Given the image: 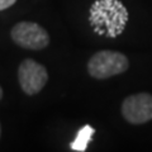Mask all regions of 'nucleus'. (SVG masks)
<instances>
[{
    "instance_id": "obj_7",
    "label": "nucleus",
    "mask_w": 152,
    "mask_h": 152,
    "mask_svg": "<svg viewBox=\"0 0 152 152\" xmlns=\"http://www.w3.org/2000/svg\"><path fill=\"white\" fill-rule=\"evenodd\" d=\"M15 3H17V0H0V12L5 10V9H8V8H10Z\"/></svg>"
},
{
    "instance_id": "obj_3",
    "label": "nucleus",
    "mask_w": 152,
    "mask_h": 152,
    "mask_svg": "<svg viewBox=\"0 0 152 152\" xmlns=\"http://www.w3.org/2000/svg\"><path fill=\"white\" fill-rule=\"evenodd\" d=\"M12 39L26 50H43L50 43V36L45 28L33 22H19L12 28Z\"/></svg>"
},
{
    "instance_id": "obj_8",
    "label": "nucleus",
    "mask_w": 152,
    "mask_h": 152,
    "mask_svg": "<svg viewBox=\"0 0 152 152\" xmlns=\"http://www.w3.org/2000/svg\"><path fill=\"white\" fill-rule=\"evenodd\" d=\"M1 98H3V89L0 86V100H1Z\"/></svg>"
},
{
    "instance_id": "obj_1",
    "label": "nucleus",
    "mask_w": 152,
    "mask_h": 152,
    "mask_svg": "<svg viewBox=\"0 0 152 152\" xmlns=\"http://www.w3.org/2000/svg\"><path fill=\"white\" fill-rule=\"evenodd\" d=\"M129 19L121 0H96L90 7L89 23L99 36L115 38L122 34Z\"/></svg>"
},
{
    "instance_id": "obj_9",
    "label": "nucleus",
    "mask_w": 152,
    "mask_h": 152,
    "mask_svg": "<svg viewBox=\"0 0 152 152\" xmlns=\"http://www.w3.org/2000/svg\"><path fill=\"white\" fill-rule=\"evenodd\" d=\"M0 136H1V127H0Z\"/></svg>"
},
{
    "instance_id": "obj_6",
    "label": "nucleus",
    "mask_w": 152,
    "mask_h": 152,
    "mask_svg": "<svg viewBox=\"0 0 152 152\" xmlns=\"http://www.w3.org/2000/svg\"><path fill=\"white\" fill-rule=\"evenodd\" d=\"M95 134V129L91 126H84L81 129L77 132L75 140L70 143V148L72 151H77V152H84L86 151L89 143L93 140V136Z\"/></svg>"
},
{
    "instance_id": "obj_2",
    "label": "nucleus",
    "mask_w": 152,
    "mask_h": 152,
    "mask_svg": "<svg viewBox=\"0 0 152 152\" xmlns=\"http://www.w3.org/2000/svg\"><path fill=\"white\" fill-rule=\"evenodd\" d=\"M129 67L127 56L117 51H99L91 56L88 62V72L98 80H104L112 76L123 74Z\"/></svg>"
},
{
    "instance_id": "obj_5",
    "label": "nucleus",
    "mask_w": 152,
    "mask_h": 152,
    "mask_svg": "<svg viewBox=\"0 0 152 152\" xmlns=\"http://www.w3.org/2000/svg\"><path fill=\"white\" fill-rule=\"evenodd\" d=\"M122 114L131 124H143L152 121V95L140 93L127 96L122 103Z\"/></svg>"
},
{
    "instance_id": "obj_4",
    "label": "nucleus",
    "mask_w": 152,
    "mask_h": 152,
    "mask_svg": "<svg viewBox=\"0 0 152 152\" xmlns=\"http://www.w3.org/2000/svg\"><path fill=\"white\" fill-rule=\"evenodd\" d=\"M18 80L22 90L27 95H36L46 86L48 81V72L43 65L32 58H26L19 65Z\"/></svg>"
}]
</instances>
